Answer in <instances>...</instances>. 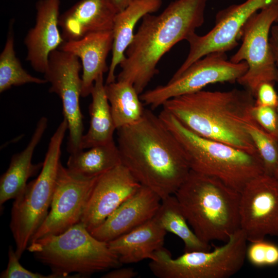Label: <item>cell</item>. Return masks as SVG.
<instances>
[{
  "label": "cell",
  "mask_w": 278,
  "mask_h": 278,
  "mask_svg": "<svg viewBox=\"0 0 278 278\" xmlns=\"http://www.w3.org/2000/svg\"><path fill=\"white\" fill-rule=\"evenodd\" d=\"M116 130L121 163L162 200L174 195L190 168L180 144L159 115L145 109L138 121Z\"/></svg>",
  "instance_id": "1"
},
{
  "label": "cell",
  "mask_w": 278,
  "mask_h": 278,
  "mask_svg": "<svg viewBox=\"0 0 278 278\" xmlns=\"http://www.w3.org/2000/svg\"><path fill=\"white\" fill-rule=\"evenodd\" d=\"M207 2L175 0L159 15H144L119 64L116 80L130 82L141 94L159 73L162 57L203 25Z\"/></svg>",
  "instance_id": "2"
},
{
  "label": "cell",
  "mask_w": 278,
  "mask_h": 278,
  "mask_svg": "<svg viewBox=\"0 0 278 278\" xmlns=\"http://www.w3.org/2000/svg\"><path fill=\"white\" fill-rule=\"evenodd\" d=\"M255 96L248 90H201L171 98L163 109L202 137L257 153L247 131Z\"/></svg>",
  "instance_id": "3"
},
{
  "label": "cell",
  "mask_w": 278,
  "mask_h": 278,
  "mask_svg": "<svg viewBox=\"0 0 278 278\" xmlns=\"http://www.w3.org/2000/svg\"><path fill=\"white\" fill-rule=\"evenodd\" d=\"M174 195L201 241L225 242L240 229V193L217 178L190 170Z\"/></svg>",
  "instance_id": "4"
},
{
  "label": "cell",
  "mask_w": 278,
  "mask_h": 278,
  "mask_svg": "<svg viewBox=\"0 0 278 278\" xmlns=\"http://www.w3.org/2000/svg\"><path fill=\"white\" fill-rule=\"evenodd\" d=\"M159 116L180 144L191 170L216 178L239 192L264 173L257 153L199 136L163 109Z\"/></svg>",
  "instance_id": "5"
},
{
  "label": "cell",
  "mask_w": 278,
  "mask_h": 278,
  "mask_svg": "<svg viewBox=\"0 0 278 278\" xmlns=\"http://www.w3.org/2000/svg\"><path fill=\"white\" fill-rule=\"evenodd\" d=\"M27 249L59 278L89 276L122 265L108 242L94 237L81 222L32 241Z\"/></svg>",
  "instance_id": "6"
},
{
  "label": "cell",
  "mask_w": 278,
  "mask_h": 278,
  "mask_svg": "<svg viewBox=\"0 0 278 278\" xmlns=\"http://www.w3.org/2000/svg\"><path fill=\"white\" fill-rule=\"evenodd\" d=\"M68 123L63 118L50 138L39 175L14 199L10 228L20 258L49 212L61 164V148Z\"/></svg>",
  "instance_id": "7"
},
{
  "label": "cell",
  "mask_w": 278,
  "mask_h": 278,
  "mask_svg": "<svg viewBox=\"0 0 278 278\" xmlns=\"http://www.w3.org/2000/svg\"><path fill=\"white\" fill-rule=\"evenodd\" d=\"M247 241L239 229L213 251L186 252L173 258L163 247L155 252L149 268L159 278H228L242 268Z\"/></svg>",
  "instance_id": "8"
},
{
  "label": "cell",
  "mask_w": 278,
  "mask_h": 278,
  "mask_svg": "<svg viewBox=\"0 0 278 278\" xmlns=\"http://www.w3.org/2000/svg\"><path fill=\"white\" fill-rule=\"evenodd\" d=\"M278 22V0L253 14L244 26L242 43L230 58L233 63L246 62L248 70L237 82L254 96L265 82H278V70L270 43L273 24Z\"/></svg>",
  "instance_id": "9"
},
{
  "label": "cell",
  "mask_w": 278,
  "mask_h": 278,
  "mask_svg": "<svg viewBox=\"0 0 278 278\" xmlns=\"http://www.w3.org/2000/svg\"><path fill=\"white\" fill-rule=\"evenodd\" d=\"M248 68L245 61L236 63L228 60L225 52H212L194 62L177 77L171 78L166 84L143 92L140 98L154 109L169 99L202 90L210 84L237 82Z\"/></svg>",
  "instance_id": "10"
},
{
  "label": "cell",
  "mask_w": 278,
  "mask_h": 278,
  "mask_svg": "<svg viewBox=\"0 0 278 278\" xmlns=\"http://www.w3.org/2000/svg\"><path fill=\"white\" fill-rule=\"evenodd\" d=\"M82 68L79 58L69 52L57 49L50 53L44 79L50 83V93L61 98L64 117L69 131L67 149L70 153L81 150L83 135V116L79 101L81 97L82 81L79 73Z\"/></svg>",
  "instance_id": "11"
},
{
  "label": "cell",
  "mask_w": 278,
  "mask_h": 278,
  "mask_svg": "<svg viewBox=\"0 0 278 278\" xmlns=\"http://www.w3.org/2000/svg\"><path fill=\"white\" fill-rule=\"evenodd\" d=\"M276 1L246 0L219 11L216 15L215 24L209 32L203 36L195 32L187 39L189 45L188 54L175 75H180L194 62L209 53H226L235 48L240 38L242 29L250 18Z\"/></svg>",
  "instance_id": "12"
},
{
  "label": "cell",
  "mask_w": 278,
  "mask_h": 278,
  "mask_svg": "<svg viewBox=\"0 0 278 278\" xmlns=\"http://www.w3.org/2000/svg\"><path fill=\"white\" fill-rule=\"evenodd\" d=\"M98 177H78L61 163L50 210L30 242L44 236L61 234L81 222Z\"/></svg>",
  "instance_id": "13"
},
{
  "label": "cell",
  "mask_w": 278,
  "mask_h": 278,
  "mask_svg": "<svg viewBox=\"0 0 278 278\" xmlns=\"http://www.w3.org/2000/svg\"><path fill=\"white\" fill-rule=\"evenodd\" d=\"M240 229L249 242L278 237V180L263 173L240 192Z\"/></svg>",
  "instance_id": "14"
},
{
  "label": "cell",
  "mask_w": 278,
  "mask_h": 278,
  "mask_svg": "<svg viewBox=\"0 0 278 278\" xmlns=\"http://www.w3.org/2000/svg\"><path fill=\"white\" fill-rule=\"evenodd\" d=\"M141 186L121 163L100 175L91 193L81 222L91 232Z\"/></svg>",
  "instance_id": "15"
},
{
  "label": "cell",
  "mask_w": 278,
  "mask_h": 278,
  "mask_svg": "<svg viewBox=\"0 0 278 278\" xmlns=\"http://www.w3.org/2000/svg\"><path fill=\"white\" fill-rule=\"evenodd\" d=\"M60 7V0H39L35 25L24 39L26 60L38 73H45L49 54L65 42L58 28Z\"/></svg>",
  "instance_id": "16"
},
{
  "label": "cell",
  "mask_w": 278,
  "mask_h": 278,
  "mask_svg": "<svg viewBox=\"0 0 278 278\" xmlns=\"http://www.w3.org/2000/svg\"><path fill=\"white\" fill-rule=\"evenodd\" d=\"M161 200L155 192L142 185L133 195L90 232L98 240L108 242L152 219Z\"/></svg>",
  "instance_id": "17"
},
{
  "label": "cell",
  "mask_w": 278,
  "mask_h": 278,
  "mask_svg": "<svg viewBox=\"0 0 278 278\" xmlns=\"http://www.w3.org/2000/svg\"><path fill=\"white\" fill-rule=\"evenodd\" d=\"M118 13L108 0H80L60 15L59 26L65 41L89 34L112 30Z\"/></svg>",
  "instance_id": "18"
},
{
  "label": "cell",
  "mask_w": 278,
  "mask_h": 278,
  "mask_svg": "<svg viewBox=\"0 0 278 278\" xmlns=\"http://www.w3.org/2000/svg\"><path fill=\"white\" fill-rule=\"evenodd\" d=\"M112 30L92 33L76 41H65L58 49L77 56L81 61V97L91 95L95 81L109 71L107 58L113 47Z\"/></svg>",
  "instance_id": "19"
},
{
  "label": "cell",
  "mask_w": 278,
  "mask_h": 278,
  "mask_svg": "<svg viewBox=\"0 0 278 278\" xmlns=\"http://www.w3.org/2000/svg\"><path fill=\"white\" fill-rule=\"evenodd\" d=\"M166 232L153 217L108 244L121 264L153 260L155 252L163 247Z\"/></svg>",
  "instance_id": "20"
},
{
  "label": "cell",
  "mask_w": 278,
  "mask_h": 278,
  "mask_svg": "<svg viewBox=\"0 0 278 278\" xmlns=\"http://www.w3.org/2000/svg\"><path fill=\"white\" fill-rule=\"evenodd\" d=\"M48 119L42 117L37 123L34 131L26 148L13 155L7 170L0 178V205L15 199L25 188L28 180L36 175L43 166V163L33 164L32 158L47 127Z\"/></svg>",
  "instance_id": "21"
},
{
  "label": "cell",
  "mask_w": 278,
  "mask_h": 278,
  "mask_svg": "<svg viewBox=\"0 0 278 278\" xmlns=\"http://www.w3.org/2000/svg\"><path fill=\"white\" fill-rule=\"evenodd\" d=\"M162 4V0H136L117 13L112 28V59L105 84L116 81L115 69L125 58V51L132 41L137 23L146 14L157 12Z\"/></svg>",
  "instance_id": "22"
},
{
  "label": "cell",
  "mask_w": 278,
  "mask_h": 278,
  "mask_svg": "<svg viewBox=\"0 0 278 278\" xmlns=\"http://www.w3.org/2000/svg\"><path fill=\"white\" fill-rule=\"evenodd\" d=\"M91 95L90 127L82 137L81 150L114 141V132L116 130L106 93L103 75L96 79Z\"/></svg>",
  "instance_id": "23"
},
{
  "label": "cell",
  "mask_w": 278,
  "mask_h": 278,
  "mask_svg": "<svg viewBox=\"0 0 278 278\" xmlns=\"http://www.w3.org/2000/svg\"><path fill=\"white\" fill-rule=\"evenodd\" d=\"M121 164L119 151L114 142L94 146L87 151L70 153L67 168L78 177L91 179L103 174Z\"/></svg>",
  "instance_id": "24"
},
{
  "label": "cell",
  "mask_w": 278,
  "mask_h": 278,
  "mask_svg": "<svg viewBox=\"0 0 278 278\" xmlns=\"http://www.w3.org/2000/svg\"><path fill=\"white\" fill-rule=\"evenodd\" d=\"M105 90L116 130L135 123L142 117L145 109L132 83L116 80L105 84Z\"/></svg>",
  "instance_id": "25"
},
{
  "label": "cell",
  "mask_w": 278,
  "mask_h": 278,
  "mask_svg": "<svg viewBox=\"0 0 278 278\" xmlns=\"http://www.w3.org/2000/svg\"><path fill=\"white\" fill-rule=\"evenodd\" d=\"M154 218L166 232L175 234L183 241L184 252L211 249L210 244L201 241L189 228L175 195H170L161 200Z\"/></svg>",
  "instance_id": "26"
},
{
  "label": "cell",
  "mask_w": 278,
  "mask_h": 278,
  "mask_svg": "<svg viewBox=\"0 0 278 278\" xmlns=\"http://www.w3.org/2000/svg\"><path fill=\"white\" fill-rule=\"evenodd\" d=\"M13 22H11L3 50L0 55V92L3 93L13 86L26 83L44 84L45 79L32 76L22 66L14 50Z\"/></svg>",
  "instance_id": "27"
},
{
  "label": "cell",
  "mask_w": 278,
  "mask_h": 278,
  "mask_svg": "<svg viewBox=\"0 0 278 278\" xmlns=\"http://www.w3.org/2000/svg\"><path fill=\"white\" fill-rule=\"evenodd\" d=\"M247 131L262 162L264 173L272 175L278 165V141L265 131L253 119L247 124Z\"/></svg>",
  "instance_id": "28"
},
{
  "label": "cell",
  "mask_w": 278,
  "mask_h": 278,
  "mask_svg": "<svg viewBox=\"0 0 278 278\" xmlns=\"http://www.w3.org/2000/svg\"><path fill=\"white\" fill-rule=\"evenodd\" d=\"M246 258L257 267L278 264V246L265 239L250 242L246 250Z\"/></svg>",
  "instance_id": "29"
},
{
  "label": "cell",
  "mask_w": 278,
  "mask_h": 278,
  "mask_svg": "<svg viewBox=\"0 0 278 278\" xmlns=\"http://www.w3.org/2000/svg\"><path fill=\"white\" fill-rule=\"evenodd\" d=\"M251 114L254 120L265 131L278 141V113L276 108L255 103Z\"/></svg>",
  "instance_id": "30"
},
{
  "label": "cell",
  "mask_w": 278,
  "mask_h": 278,
  "mask_svg": "<svg viewBox=\"0 0 278 278\" xmlns=\"http://www.w3.org/2000/svg\"><path fill=\"white\" fill-rule=\"evenodd\" d=\"M8 255V265L6 269L1 272V278H59L53 273L47 275L42 274L30 271L23 267L12 246L9 247Z\"/></svg>",
  "instance_id": "31"
},
{
  "label": "cell",
  "mask_w": 278,
  "mask_h": 278,
  "mask_svg": "<svg viewBox=\"0 0 278 278\" xmlns=\"http://www.w3.org/2000/svg\"><path fill=\"white\" fill-rule=\"evenodd\" d=\"M273 83L265 82L258 87L255 98V104L276 108L278 105V94Z\"/></svg>",
  "instance_id": "32"
},
{
  "label": "cell",
  "mask_w": 278,
  "mask_h": 278,
  "mask_svg": "<svg viewBox=\"0 0 278 278\" xmlns=\"http://www.w3.org/2000/svg\"><path fill=\"white\" fill-rule=\"evenodd\" d=\"M138 273L131 268H116L104 274L103 278H133L137 276Z\"/></svg>",
  "instance_id": "33"
},
{
  "label": "cell",
  "mask_w": 278,
  "mask_h": 278,
  "mask_svg": "<svg viewBox=\"0 0 278 278\" xmlns=\"http://www.w3.org/2000/svg\"><path fill=\"white\" fill-rule=\"evenodd\" d=\"M270 43L278 70V25H273L270 33Z\"/></svg>",
  "instance_id": "34"
},
{
  "label": "cell",
  "mask_w": 278,
  "mask_h": 278,
  "mask_svg": "<svg viewBox=\"0 0 278 278\" xmlns=\"http://www.w3.org/2000/svg\"><path fill=\"white\" fill-rule=\"evenodd\" d=\"M117 12L123 11L136 0H108Z\"/></svg>",
  "instance_id": "35"
},
{
  "label": "cell",
  "mask_w": 278,
  "mask_h": 278,
  "mask_svg": "<svg viewBox=\"0 0 278 278\" xmlns=\"http://www.w3.org/2000/svg\"><path fill=\"white\" fill-rule=\"evenodd\" d=\"M273 176L278 180V165L277 166Z\"/></svg>",
  "instance_id": "36"
},
{
  "label": "cell",
  "mask_w": 278,
  "mask_h": 278,
  "mask_svg": "<svg viewBox=\"0 0 278 278\" xmlns=\"http://www.w3.org/2000/svg\"><path fill=\"white\" fill-rule=\"evenodd\" d=\"M276 109H277V113H278V105H277V106L276 107Z\"/></svg>",
  "instance_id": "37"
}]
</instances>
